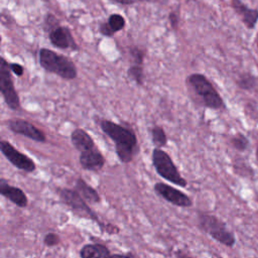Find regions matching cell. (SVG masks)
<instances>
[{"label":"cell","instance_id":"f546056e","mask_svg":"<svg viewBox=\"0 0 258 258\" xmlns=\"http://www.w3.org/2000/svg\"><path fill=\"white\" fill-rule=\"evenodd\" d=\"M112 258H130V257H129V256H126V255L115 254V255H112Z\"/></svg>","mask_w":258,"mask_h":258},{"label":"cell","instance_id":"9a60e30c","mask_svg":"<svg viewBox=\"0 0 258 258\" xmlns=\"http://www.w3.org/2000/svg\"><path fill=\"white\" fill-rule=\"evenodd\" d=\"M71 140L73 145L75 146V148L77 150H79L80 152L92 149L95 147V143L93 138L88 134L87 131L83 130V129H75L72 132L71 135Z\"/></svg>","mask_w":258,"mask_h":258},{"label":"cell","instance_id":"603a6c76","mask_svg":"<svg viewBox=\"0 0 258 258\" xmlns=\"http://www.w3.org/2000/svg\"><path fill=\"white\" fill-rule=\"evenodd\" d=\"M59 26V22L57 18L52 14H47L44 19V29L49 33L53 29Z\"/></svg>","mask_w":258,"mask_h":258},{"label":"cell","instance_id":"8992f818","mask_svg":"<svg viewBox=\"0 0 258 258\" xmlns=\"http://www.w3.org/2000/svg\"><path fill=\"white\" fill-rule=\"evenodd\" d=\"M10 71L7 60L0 56V92L3 95L7 106L11 110H17L20 107V101L15 90Z\"/></svg>","mask_w":258,"mask_h":258},{"label":"cell","instance_id":"ac0fdd59","mask_svg":"<svg viewBox=\"0 0 258 258\" xmlns=\"http://www.w3.org/2000/svg\"><path fill=\"white\" fill-rule=\"evenodd\" d=\"M151 139L152 143L155 145L156 148L163 147L167 143V137L165 135V132L159 126H154L151 129Z\"/></svg>","mask_w":258,"mask_h":258},{"label":"cell","instance_id":"f1b7e54d","mask_svg":"<svg viewBox=\"0 0 258 258\" xmlns=\"http://www.w3.org/2000/svg\"><path fill=\"white\" fill-rule=\"evenodd\" d=\"M112 2H115V3H119V4H123V5H130V4H133L135 1L134 0H110Z\"/></svg>","mask_w":258,"mask_h":258},{"label":"cell","instance_id":"4fadbf2b","mask_svg":"<svg viewBox=\"0 0 258 258\" xmlns=\"http://www.w3.org/2000/svg\"><path fill=\"white\" fill-rule=\"evenodd\" d=\"M80 163L82 167L86 170L97 171L104 166L105 158L103 154L94 147L92 149L81 152Z\"/></svg>","mask_w":258,"mask_h":258},{"label":"cell","instance_id":"d4e9b609","mask_svg":"<svg viewBox=\"0 0 258 258\" xmlns=\"http://www.w3.org/2000/svg\"><path fill=\"white\" fill-rule=\"evenodd\" d=\"M59 237L58 235L54 234V233H47L45 236H44V239H43V242L46 246H55L59 243Z\"/></svg>","mask_w":258,"mask_h":258},{"label":"cell","instance_id":"ba28073f","mask_svg":"<svg viewBox=\"0 0 258 258\" xmlns=\"http://www.w3.org/2000/svg\"><path fill=\"white\" fill-rule=\"evenodd\" d=\"M0 151L15 167L26 172L35 170V163L27 155L18 151L6 140H0Z\"/></svg>","mask_w":258,"mask_h":258},{"label":"cell","instance_id":"52a82bcc","mask_svg":"<svg viewBox=\"0 0 258 258\" xmlns=\"http://www.w3.org/2000/svg\"><path fill=\"white\" fill-rule=\"evenodd\" d=\"M58 195L60 200L69 206L72 210H74L79 215H82L84 217L90 218L95 220L97 223L100 224L98 217L94 213V211L87 205L86 201L75 190V189H69V188H60L58 189ZM101 226V224H100Z\"/></svg>","mask_w":258,"mask_h":258},{"label":"cell","instance_id":"277c9868","mask_svg":"<svg viewBox=\"0 0 258 258\" xmlns=\"http://www.w3.org/2000/svg\"><path fill=\"white\" fill-rule=\"evenodd\" d=\"M199 224L203 231L208 233L213 239H215L219 243L228 247L234 246L236 242L234 234L228 230L227 225L219 218L213 215L200 214Z\"/></svg>","mask_w":258,"mask_h":258},{"label":"cell","instance_id":"4316f807","mask_svg":"<svg viewBox=\"0 0 258 258\" xmlns=\"http://www.w3.org/2000/svg\"><path fill=\"white\" fill-rule=\"evenodd\" d=\"M9 67H10V70L18 77H21L23 75V72H24V69L21 64L19 63H16V62H12V63H9Z\"/></svg>","mask_w":258,"mask_h":258},{"label":"cell","instance_id":"d6986e66","mask_svg":"<svg viewBox=\"0 0 258 258\" xmlns=\"http://www.w3.org/2000/svg\"><path fill=\"white\" fill-rule=\"evenodd\" d=\"M257 78L251 74H242L237 80V85L239 88L249 91L257 86Z\"/></svg>","mask_w":258,"mask_h":258},{"label":"cell","instance_id":"6da1fadb","mask_svg":"<svg viewBox=\"0 0 258 258\" xmlns=\"http://www.w3.org/2000/svg\"><path fill=\"white\" fill-rule=\"evenodd\" d=\"M100 127L103 132L114 141L119 159L124 163L130 162L137 148V137L135 133L110 120H102Z\"/></svg>","mask_w":258,"mask_h":258},{"label":"cell","instance_id":"1f68e13d","mask_svg":"<svg viewBox=\"0 0 258 258\" xmlns=\"http://www.w3.org/2000/svg\"><path fill=\"white\" fill-rule=\"evenodd\" d=\"M134 1H135V2H136V1H139V2H144V1H149V0H134Z\"/></svg>","mask_w":258,"mask_h":258},{"label":"cell","instance_id":"30bf717a","mask_svg":"<svg viewBox=\"0 0 258 258\" xmlns=\"http://www.w3.org/2000/svg\"><path fill=\"white\" fill-rule=\"evenodd\" d=\"M8 127L11 131L23 135L36 142H44L46 137L44 133L36 128L32 123L23 119H11L8 121Z\"/></svg>","mask_w":258,"mask_h":258},{"label":"cell","instance_id":"83f0119b","mask_svg":"<svg viewBox=\"0 0 258 258\" xmlns=\"http://www.w3.org/2000/svg\"><path fill=\"white\" fill-rule=\"evenodd\" d=\"M169 21H170V24L172 27H175L177 24H178V15L176 13H173L171 12L169 14Z\"/></svg>","mask_w":258,"mask_h":258},{"label":"cell","instance_id":"7c38bea8","mask_svg":"<svg viewBox=\"0 0 258 258\" xmlns=\"http://www.w3.org/2000/svg\"><path fill=\"white\" fill-rule=\"evenodd\" d=\"M49 40L52 45L58 48H73L78 49V45L76 44L73 35L71 33V30L68 27L64 26H58L52 31L48 33Z\"/></svg>","mask_w":258,"mask_h":258},{"label":"cell","instance_id":"2e32d148","mask_svg":"<svg viewBox=\"0 0 258 258\" xmlns=\"http://www.w3.org/2000/svg\"><path fill=\"white\" fill-rule=\"evenodd\" d=\"M81 258H112L110 250L102 244H87L80 251Z\"/></svg>","mask_w":258,"mask_h":258},{"label":"cell","instance_id":"e0dca14e","mask_svg":"<svg viewBox=\"0 0 258 258\" xmlns=\"http://www.w3.org/2000/svg\"><path fill=\"white\" fill-rule=\"evenodd\" d=\"M75 190L86 201L92 204L99 203L101 198L98 191L88 184L83 178H78L75 183Z\"/></svg>","mask_w":258,"mask_h":258},{"label":"cell","instance_id":"ffe728a7","mask_svg":"<svg viewBox=\"0 0 258 258\" xmlns=\"http://www.w3.org/2000/svg\"><path fill=\"white\" fill-rule=\"evenodd\" d=\"M128 76L137 85H142L144 81L143 68L141 64H133L128 69Z\"/></svg>","mask_w":258,"mask_h":258},{"label":"cell","instance_id":"cb8c5ba5","mask_svg":"<svg viewBox=\"0 0 258 258\" xmlns=\"http://www.w3.org/2000/svg\"><path fill=\"white\" fill-rule=\"evenodd\" d=\"M130 53H131V56L133 57L135 64L142 66L143 58H144V50L141 48H138V47H132L130 49Z\"/></svg>","mask_w":258,"mask_h":258},{"label":"cell","instance_id":"836d02e7","mask_svg":"<svg viewBox=\"0 0 258 258\" xmlns=\"http://www.w3.org/2000/svg\"><path fill=\"white\" fill-rule=\"evenodd\" d=\"M0 41H1V37H0Z\"/></svg>","mask_w":258,"mask_h":258},{"label":"cell","instance_id":"5b68a950","mask_svg":"<svg viewBox=\"0 0 258 258\" xmlns=\"http://www.w3.org/2000/svg\"><path fill=\"white\" fill-rule=\"evenodd\" d=\"M152 163L156 172L164 179L181 187L186 186L187 181L179 174L170 156L160 148L153 149Z\"/></svg>","mask_w":258,"mask_h":258},{"label":"cell","instance_id":"4dcf8cb0","mask_svg":"<svg viewBox=\"0 0 258 258\" xmlns=\"http://www.w3.org/2000/svg\"><path fill=\"white\" fill-rule=\"evenodd\" d=\"M256 158L258 160V146H257V149H256Z\"/></svg>","mask_w":258,"mask_h":258},{"label":"cell","instance_id":"8fae6325","mask_svg":"<svg viewBox=\"0 0 258 258\" xmlns=\"http://www.w3.org/2000/svg\"><path fill=\"white\" fill-rule=\"evenodd\" d=\"M231 7L248 29H253L256 26L258 21L257 8H249L241 0H231Z\"/></svg>","mask_w":258,"mask_h":258},{"label":"cell","instance_id":"d6a6232c","mask_svg":"<svg viewBox=\"0 0 258 258\" xmlns=\"http://www.w3.org/2000/svg\"><path fill=\"white\" fill-rule=\"evenodd\" d=\"M257 48H258V34H257Z\"/></svg>","mask_w":258,"mask_h":258},{"label":"cell","instance_id":"484cf974","mask_svg":"<svg viewBox=\"0 0 258 258\" xmlns=\"http://www.w3.org/2000/svg\"><path fill=\"white\" fill-rule=\"evenodd\" d=\"M100 31L105 36H113L115 33L108 22H104L100 25Z\"/></svg>","mask_w":258,"mask_h":258},{"label":"cell","instance_id":"7402d4cb","mask_svg":"<svg viewBox=\"0 0 258 258\" xmlns=\"http://www.w3.org/2000/svg\"><path fill=\"white\" fill-rule=\"evenodd\" d=\"M232 145L240 151H244L245 149H247V147L249 146V140L248 138L243 135L242 133H238L237 135H235L232 140H231Z\"/></svg>","mask_w":258,"mask_h":258},{"label":"cell","instance_id":"5bb4252c","mask_svg":"<svg viewBox=\"0 0 258 258\" xmlns=\"http://www.w3.org/2000/svg\"><path fill=\"white\" fill-rule=\"evenodd\" d=\"M0 195L8 199L17 207L24 208L27 206V198L24 191L16 186L10 185L5 179L0 178Z\"/></svg>","mask_w":258,"mask_h":258},{"label":"cell","instance_id":"3957f363","mask_svg":"<svg viewBox=\"0 0 258 258\" xmlns=\"http://www.w3.org/2000/svg\"><path fill=\"white\" fill-rule=\"evenodd\" d=\"M39 63L45 71L66 80H74L78 75L77 68L70 58L47 48L39 50Z\"/></svg>","mask_w":258,"mask_h":258},{"label":"cell","instance_id":"7a4b0ae2","mask_svg":"<svg viewBox=\"0 0 258 258\" xmlns=\"http://www.w3.org/2000/svg\"><path fill=\"white\" fill-rule=\"evenodd\" d=\"M188 90L198 97L201 104L207 108L219 110L225 108V103L213 84L202 74H191L185 80Z\"/></svg>","mask_w":258,"mask_h":258},{"label":"cell","instance_id":"44dd1931","mask_svg":"<svg viewBox=\"0 0 258 258\" xmlns=\"http://www.w3.org/2000/svg\"><path fill=\"white\" fill-rule=\"evenodd\" d=\"M109 25L111 26V28L113 29L114 32H117V31H120L122 30L124 27H125V19L122 15L120 14H117V13H114V14H111L108 18V21Z\"/></svg>","mask_w":258,"mask_h":258},{"label":"cell","instance_id":"9c48e42d","mask_svg":"<svg viewBox=\"0 0 258 258\" xmlns=\"http://www.w3.org/2000/svg\"><path fill=\"white\" fill-rule=\"evenodd\" d=\"M154 190L158 196H160L162 199H164L165 201L169 202L174 206L187 208L192 205L191 200L185 194L166 183H163V182L155 183Z\"/></svg>","mask_w":258,"mask_h":258}]
</instances>
